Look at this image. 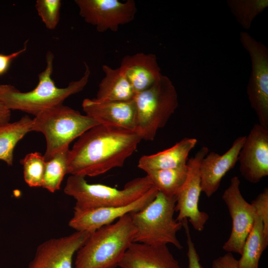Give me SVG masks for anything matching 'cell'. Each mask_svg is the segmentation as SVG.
I'll list each match as a JSON object with an SVG mask.
<instances>
[{
  "instance_id": "cell-1",
  "label": "cell",
  "mask_w": 268,
  "mask_h": 268,
  "mask_svg": "<svg viewBox=\"0 0 268 268\" xmlns=\"http://www.w3.org/2000/svg\"><path fill=\"white\" fill-rule=\"evenodd\" d=\"M141 140L134 130L101 124L94 126L69 149L68 174L93 177L122 167Z\"/></svg>"
},
{
  "instance_id": "cell-20",
  "label": "cell",
  "mask_w": 268,
  "mask_h": 268,
  "mask_svg": "<svg viewBox=\"0 0 268 268\" xmlns=\"http://www.w3.org/2000/svg\"><path fill=\"white\" fill-rule=\"evenodd\" d=\"M104 76L99 84L95 99L101 102L133 100L135 92L120 67L102 66Z\"/></svg>"
},
{
  "instance_id": "cell-14",
  "label": "cell",
  "mask_w": 268,
  "mask_h": 268,
  "mask_svg": "<svg viewBox=\"0 0 268 268\" xmlns=\"http://www.w3.org/2000/svg\"><path fill=\"white\" fill-rule=\"evenodd\" d=\"M158 192L153 186L140 198L124 206L74 210L68 225L76 231L93 232L103 226L112 223L127 214L141 210L155 198Z\"/></svg>"
},
{
  "instance_id": "cell-2",
  "label": "cell",
  "mask_w": 268,
  "mask_h": 268,
  "mask_svg": "<svg viewBox=\"0 0 268 268\" xmlns=\"http://www.w3.org/2000/svg\"><path fill=\"white\" fill-rule=\"evenodd\" d=\"M54 56L51 51L46 55L44 70L38 74L39 81L33 90L20 91L10 84H0V100L10 110H17L34 115L63 104L69 96L82 91L87 85L90 70L84 62V72L78 80L69 82L64 88L56 86L52 78Z\"/></svg>"
},
{
  "instance_id": "cell-5",
  "label": "cell",
  "mask_w": 268,
  "mask_h": 268,
  "mask_svg": "<svg viewBox=\"0 0 268 268\" xmlns=\"http://www.w3.org/2000/svg\"><path fill=\"white\" fill-rule=\"evenodd\" d=\"M85 177L71 175L64 188L65 193L76 201L74 210L122 206L136 201L152 186L147 175L128 182L123 189L100 184H89Z\"/></svg>"
},
{
  "instance_id": "cell-27",
  "label": "cell",
  "mask_w": 268,
  "mask_h": 268,
  "mask_svg": "<svg viewBox=\"0 0 268 268\" xmlns=\"http://www.w3.org/2000/svg\"><path fill=\"white\" fill-rule=\"evenodd\" d=\"M62 2L60 0H37L35 8L45 27L54 30L57 26Z\"/></svg>"
},
{
  "instance_id": "cell-7",
  "label": "cell",
  "mask_w": 268,
  "mask_h": 268,
  "mask_svg": "<svg viewBox=\"0 0 268 268\" xmlns=\"http://www.w3.org/2000/svg\"><path fill=\"white\" fill-rule=\"evenodd\" d=\"M99 124L90 117L62 104L35 116L32 131L41 132L45 137L44 157L46 161L57 152L69 148L74 139Z\"/></svg>"
},
{
  "instance_id": "cell-28",
  "label": "cell",
  "mask_w": 268,
  "mask_h": 268,
  "mask_svg": "<svg viewBox=\"0 0 268 268\" xmlns=\"http://www.w3.org/2000/svg\"><path fill=\"white\" fill-rule=\"evenodd\" d=\"M256 213L263 221L264 232L268 238V189L265 188L252 202Z\"/></svg>"
},
{
  "instance_id": "cell-30",
  "label": "cell",
  "mask_w": 268,
  "mask_h": 268,
  "mask_svg": "<svg viewBox=\"0 0 268 268\" xmlns=\"http://www.w3.org/2000/svg\"><path fill=\"white\" fill-rule=\"evenodd\" d=\"M27 42L28 41L25 42L24 46L21 49L11 54L5 55L0 53V76L7 72L14 59L26 51Z\"/></svg>"
},
{
  "instance_id": "cell-6",
  "label": "cell",
  "mask_w": 268,
  "mask_h": 268,
  "mask_svg": "<svg viewBox=\"0 0 268 268\" xmlns=\"http://www.w3.org/2000/svg\"><path fill=\"white\" fill-rule=\"evenodd\" d=\"M134 131L141 139L152 141L158 130L164 127L179 105L175 86L162 75L153 85L135 94Z\"/></svg>"
},
{
  "instance_id": "cell-12",
  "label": "cell",
  "mask_w": 268,
  "mask_h": 268,
  "mask_svg": "<svg viewBox=\"0 0 268 268\" xmlns=\"http://www.w3.org/2000/svg\"><path fill=\"white\" fill-rule=\"evenodd\" d=\"M90 233L75 231L68 236L43 242L37 247L34 257L27 268H72L74 254Z\"/></svg>"
},
{
  "instance_id": "cell-10",
  "label": "cell",
  "mask_w": 268,
  "mask_h": 268,
  "mask_svg": "<svg viewBox=\"0 0 268 268\" xmlns=\"http://www.w3.org/2000/svg\"><path fill=\"white\" fill-rule=\"evenodd\" d=\"M208 153L202 146L194 157L188 159V173L185 182L176 195L175 211L178 212L176 220L182 222L189 219L193 227L198 231L204 229L209 218L207 213L200 210L199 203L201 189L200 167L201 160Z\"/></svg>"
},
{
  "instance_id": "cell-31",
  "label": "cell",
  "mask_w": 268,
  "mask_h": 268,
  "mask_svg": "<svg viewBox=\"0 0 268 268\" xmlns=\"http://www.w3.org/2000/svg\"><path fill=\"white\" fill-rule=\"evenodd\" d=\"M212 268H239L238 260L232 253L227 252L223 256L214 259L212 263Z\"/></svg>"
},
{
  "instance_id": "cell-26",
  "label": "cell",
  "mask_w": 268,
  "mask_h": 268,
  "mask_svg": "<svg viewBox=\"0 0 268 268\" xmlns=\"http://www.w3.org/2000/svg\"><path fill=\"white\" fill-rule=\"evenodd\" d=\"M25 182L30 187H42L45 168L44 155L35 152L27 154L20 160Z\"/></svg>"
},
{
  "instance_id": "cell-19",
  "label": "cell",
  "mask_w": 268,
  "mask_h": 268,
  "mask_svg": "<svg viewBox=\"0 0 268 268\" xmlns=\"http://www.w3.org/2000/svg\"><path fill=\"white\" fill-rule=\"evenodd\" d=\"M197 142L195 138L185 137L169 148L142 156L138 161L137 166L146 173L150 171L185 166L189 153Z\"/></svg>"
},
{
  "instance_id": "cell-18",
  "label": "cell",
  "mask_w": 268,
  "mask_h": 268,
  "mask_svg": "<svg viewBox=\"0 0 268 268\" xmlns=\"http://www.w3.org/2000/svg\"><path fill=\"white\" fill-rule=\"evenodd\" d=\"M119 67L135 94L151 87L162 75L156 56L152 53L127 55L122 59Z\"/></svg>"
},
{
  "instance_id": "cell-3",
  "label": "cell",
  "mask_w": 268,
  "mask_h": 268,
  "mask_svg": "<svg viewBox=\"0 0 268 268\" xmlns=\"http://www.w3.org/2000/svg\"><path fill=\"white\" fill-rule=\"evenodd\" d=\"M130 213L91 232L76 252L74 268H115L134 242Z\"/></svg>"
},
{
  "instance_id": "cell-11",
  "label": "cell",
  "mask_w": 268,
  "mask_h": 268,
  "mask_svg": "<svg viewBox=\"0 0 268 268\" xmlns=\"http://www.w3.org/2000/svg\"><path fill=\"white\" fill-rule=\"evenodd\" d=\"M240 185L239 178L233 177L222 196L232 222L230 236L222 248L227 252L241 255L245 241L252 228L256 210L253 205L243 198Z\"/></svg>"
},
{
  "instance_id": "cell-15",
  "label": "cell",
  "mask_w": 268,
  "mask_h": 268,
  "mask_svg": "<svg viewBox=\"0 0 268 268\" xmlns=\"http://www.w3.org/2000/svg\"><path fill=\"white\" fill-rule=\"evenodd\" d=\"M245 139L246 136L238 137L223 154L211 152L201 160L200 167L201 192L208 198L217 191L222 178L235 166Z\"/></svg>"
},
{
  "instance_id": "cell-9",
  "label": "cell",
  "mask_w": 268,
  "mask_h": 268,
  "mask_svg": "<svg viewBox=\"0 0 268 268\" xmlns=\"http://www.w3.org/2000/svg\"><path fill=\"white\" fill-rule=\"evenodd\" d=\"M79 15L97 31L115 32L134 19L137 12L134 0H75Z\"/></svg>"
},
{
  "instance_id": "cell-13",
  "label": "cell",
  "mask_w": 268,
  "mask_h": 268,
  "mask_svg": "<svg viewBox=\"0 0 268 268\" xmlns=\"http://www.w3.org/2000/svg\"><path fill=\"white\" fill-rule=\"evenodd\" d=\"M238 161L241 175L252 183L268 175V127L255 124L246 136Z\"/></svg>"
},
{
  "instance_id": "cell-24",
  "label": "cell",
  "mask_w": 268,
  "mask_h": 268,
  "mask_svg": "<svg viewBox=\"0 0 268 268\" xmlns=\"http://www.w3.org/2000/svg\"><path fill=\"white\" fill-rule=\"evenodd\" d=\"M69 151V148H65L46 161L42 187L51 193L60 189L64 176L68 174Z\"/></svg>"
},
{
  "instance_id": "cell-4",
  "label": "cell",
  "mask_w": 268,
  "mask_h": 268,
  "mask_svg": "<svg viewBox=\"0 0 268 268\" xmlns=\"http://www.w3.org/2000/svg\"><path fill=\"white\" fill-rule=\"evenodd\" d=\"M176 196H168L158 192L155 198L141 210L130 213L136 232L134 242L157 246L171 244L183 247L177 233L182 222L174 218Z\"/></svg>"
},
{
  "instance_id": "cell-23",
  "label": "cell",
  "mask_w": 268,
  "mask_h": 268,
  "mask_svg": "<svg viewBox=\"0 0 268 268\" xmlns=\"http://www.w3.org/2000/svg\"><path fill=\"white\" fill-rule=\"evenodd\" d=\"M188 173L187 164L176 168L148 171L146 175L158 192L168 196H176L185 182Z\"/></svg>"
},
{
  "instance_id": "cell-32",
  "label": "cell",
  "mask_w": 268,
  "mask_h": 268,
  "mask_svg": "<svg viewBox=\"0 0 268 268\" xmlns=\"http://www.w3.org/2000/svg\"><path fill=\"white\" fill-rule=\"evenodd\" d=\"M11 112L0 100V127L9 123Z\"/></svg>"
},
{
  "instance_id": "cell-21",
  "label": "cell",
  "mask_w": 268,
  "mask_h": 268,
  "mask_svg": "<svg viewBox=\"0 0 268 268\" xmlns=\"http://www.w3.org/2000/svg\"><path fill=\"white\" fill-rule=\"evenodd\" d=\"M268 245L262 220L256 213L252 228L243 245L241 258L238 260L239 268H259L261 257Z\"/></svg>"
},
{
  "instance_id": "cell-17",
  "label": "cell",
  "mask_w": 268,
  "mask_h": 268,
  "mask_svg": "<svg viewBox=\"0 0 268 268\" xmlns=\"http://www.w3.org/2000/svg\"><path fill=\"white\" fill-rule=\"evenodd\" d=\"M120 268H181L167 245L133 242L120 262Z\"/></svg>"
},
{
  "instance_id": "cell-22",
  "label": "cell",
  "mask_w": 268,
  "mask_h": 268,
  "mask_svg": "<svg viewBox=\"0 0 268 268\" xmlns=\"http://www.w3.org/2000/svg\"><path fill=\"white\" fill-rule=\"evenodd\" d=\"M33 119L25 115L13 123L0 127V160L11 166L15 146L28 133L32 131Z\"/></svg>"
},
{
  "instance_id": "cell-29",
  "label": "cell",
  "mask_w": 268,
  "mask_h": 268,
  "mask_svg": "<svg viewBox=\"0 0 268 268\" xmlns=\"http://www.w3.org/2000/svg\"><path fill=\"white\" fill-rule=\"evenodd\" d=\"M183 224V227L185 231L188 245L187 256L189 261L188 268H202L200 263L199 254L197 253L195 244L192 241L188 223L185 222Z\"/></svg>"
},
{
  "instance_id": "cell-16",
  "label": "cell",
  "mask_w": 268,
  "mask_h": 268,
  "mask_svg": "<svg viewBox=\"0 0 268 268\" xmlns=\"http://www.w3.org/2000/svg\"><path fill=\"white\" fill-rule=\"evenodd\" d=\"M86 115L99 124L134 131L135 109L133 100L101 102L86 98L82 103Z\"/></svg>"
},
{
  "instance_id": "cell-25",
  "label": "cell",
  "mask_w": 268,
  "mask_h": 268,
  "mask_svg": "<svg viewBox=\"0 0 268 268\" xmlns=\"http://www.w3.org/2000/svg\"><path fill=\"white\" fill-rule=\"evenodd\" d=\"M227 5L237 22L248 30L259 14L268 7V0H228Z\"/></svg>"
},
{
  "instance_id": "cell-8",
  "label": "cell",
  "mask_w": 268,
  "mask_h": 268,
  "mask_svg": "<svg viewBox=\"0 0 268 268\" xmlns=\"http://www.w3.org/2000/svg\"><path fill=\"white\" fill-rule=\"evenodd\" d=\"M240 40L252 63L246 89L248 98L259 124L268 127V49L245 31L240 32Z\"/></svg>"
}]
</instances>
